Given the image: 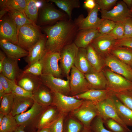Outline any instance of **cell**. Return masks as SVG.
Wrapping results in <instances>:
<instances>
[{
  "instance_id": "cell-17",
  "label": "cell",
  "mask_w": 132,
  "mask_h": 132,
  "mask_svg": "<svg viewBox=\"0 0 132 132\" xmlns=\"http://www.w3.org/2000/svg\"><path fill=\"white\" fill-rule=\"evenodd\" d=\"M116 40L109 34H100L95 38L90 44L104 58L110 54L115 46Z\"/></svg>"
},
{
  "instance_id": "cell-2",
  "label": "cell",
  "mask_w": 132,
  "mask_h": 132,
  "mask_svg": "<svg viewBox=\"0 0 132 132\" xmlns=\"http://www.w3.org/2000/svg\"><path fill=\"white\" fill-rule=\"evenodd\" d=\"M42 34L37 25L27 24L20 29L17 45L27 51L42 37Z\"/></svg>"
},
{
  "instance_id": "cell-12",
  "label": "cell",
  "mask_w": 132,
  "mask_h": 132,
  "mask_svg": "<svg viewBox=\"0 0 132 132\" xmlns=\"http://www.w3.org/2000/svg\"><path fill=\"white\" fill-rule=\"evenodd\" d=\"M100 10L96 4L95 7L89 11L88 16L85 18L83 14L79 15L74 21L78 31L81 30L98 28L103 19L99 18L98 13Z\"/></svg>"
},
{
  "instance_id": "cell-10",
  "label": "cell",
  "mask_w": 132,
  "mask_h": 132,
  "mask_svg": "<svg viewBox=\"0 0 132 132\" xmlns=\"http://www.w3.org/2000/svg\"><path fill=\"white\" fill-rule=\"evenodd\" d=\"M40 77L42 83L52 93H58L67 96L70 94L69 77L66 80L50 75L42 74Z\"/></svg>"
},
{
  "instance_id": "cell-25",
  "label": "cell",
  "mask_w": 132,
  "mask_h": 132,
  "mask_svg": "<svg viewBox=\"0 0 132 132\" xmlns=\"http://www.w3.org/2000/svg\"><path fill=\"white\" fill-rule=\"evenodd\" d=\"M18 61L7 56L5 58L1 73L8 79L15 80L22 72L18 64Z\"/></svg>"
},
{
  "instance_id": "cell-6",
  "label": "cell",
  "mask_w": 132,
  "mask_h": 132,
  "mask_svg": "<svg viewBox=\"0 0 132 132\" xmlns=\"http://www.w3.org/2000/svg\"><path fill=\"white\" fill-rule=\"evenodd\" d=\"M70 94L74 96L92 89L85 76L74 66L72 67L69 76Z\"/></svg>"
},
{
  "instance_id": "cell-20",
  "label": "cell",
  "mask_w": 132,
  "mask_h": 132,
  "mask_svg": "<svg viewBox=\"0 0 132 132\" xmlns=\"http://www.w3.org/2000/svg\"><path fill=\"white\" fill-rule=\"evenodd\" d=\"M60 114L53 105L46 107L41 114L35 126L39 129L48 127L57 119Z\"/></svg>"
},
{
  "instance_id": "cell-7",
  "label": "cell",
  "mask_w": 132,
  "mask_h": 132,
  "mask_svg": "<svg viewBox=\"0 0 132 132\" xmlns=\"http://www.w3.org/2000/svg\"><path fill=\"white\" fill-rule=\"evenodd\" d=\"M103 71L108 81L106 89L113 93L132 90V81L110 69Z\"/></svg>"
},
{
  "instance_id": "cell-39",
  "label": "cell",
  "mask_w": 132,
  "mask_h": 132,
  "mask_svg": "<svg viewBox=\"0 0 132 132\" xmlns=\"http://www.w3.org/2000/svg\"><path fill=\"white\" fill-rule=\"evenodd\" d=\"M114 93L122 103L132 110V90Z\"/></svg>"
},
{
  "instance_id": "cell-24",
  "label": "cell",
  "mask_w": 132,
  "mask_h": 132,
  "mask_svg": "<svg viewBox=\"0 0 132 132\" xmlns=\"http://www.w3.org/2000/svg\"><path fill=\"white\" fill-rule=\"evenodd\" d=\"M113 94V92L107 89H91L73 96L77 99L90 100L97 103L105 100Z\"/></svg>"
},
{
  "instance_id": "cell-32",
  "label": "cell",
  "mask_w": 132,
  "mask_h": 132,
  "mask_svg": "<svg viewBox=\"0 0 132 132\" xmlns=\"http://www.w3.org/2000/svg\"><path fill=\"white\" fill-rule=\"evenodd\" d=\"M110 54L130 66L132 63V49L123 46H114Z\"/></svg>"
},
{
  "instance_id": "cell-44",
  "label": "cell",
  "mask_w": 132,
  "mask_h": 132,
  "mask_svg": "<svg viewBox=\"0 0 132 132\" xmlns=\"http://www.w3.org/2000/svg\"><path fill=\"white\" fill-rule=\"evenodd\" d=\"M42 65L40 60L22 71V73H30L36 76H40L42 74Z\"/></svg>"
},
{
  "instance_id": "cell-40",
  "label": "cell",
  "mask_w": 132,
  "mask_h": 132,
  "mask_svg": "<svg viewBox=\"0 0 132 132\" xmlns=\"http://www.w3.org/2000/svg\"><path fill=\"white\" fill-rule=\"evenodd\" d=\"M116 23L110 20L103 19L98 28L101 35L109 34L114 27Z\"/></svg>"
},
{
  "instance_id": "cell-56",
  "label": "cell",
  "mask_w": 132,
  "mask_h": 132,
  "mask_svg": "<svg viewBox=\"0 0 132 132\" xmlns=\"http://www.w3.org/2000/svg\"><path fill=\"white\" fill-rule=\"evenodd\" d=\"M39 130V131L37 132H51L48 127L44 128Z\"/></svg>"
},
{
  "instance_id": "cell-45",
  "label": "cell",
  "mask_w": 132,
  "mask_h": 132,
  "mask_svg": "<svg viewBox=\"0 0 132 132\" xmlns=\"http://www.w3.org/2000/svg\"><path fill=\"white\" fill-rule=\"evenodd\" d=\"M65 115L64 114L60 113L57 119L48 127L51 132H63Z\"/></svg>"
},
{
  "instance_id": "cell-37",
  "label": "cell",
  "mask_w": 132,
  "mask_h": 132,
  "mask_svg": "<svg viewBox=\"0 0 132 132\" xmlns=\"http://www.w3.org/2000/svg\"><path fill=\"white\" fill-rule=\"evenodd\" d=\"M15 95L12 93H6L0 101V113L5 115L10 113Z\"/></svg>"
},
{
  "instance_id": "cell-33",
  "label": "cell",
  "mask_w": 132,
  "mask_h": 132,
  "mask_svg": "<svg viewBox=\"0 0 132 132\" xmlns=\"http://www.w3.org/2000/svg\"><path fill=\"white\" fill-rule=\"evenodd\" d=\"M8 11V15L16 26L18 34L20 28L24 25L32 24L37 25L21 12L13 9H9Z\"/></svg>"
},
{
  "instance_id": "cell-61",
  "label": "cell",
  "mask_w": 132,
  "mask_h": 132,
  "mask_svg": "<svg viewBox=\"0 0 132 132\" xmlns=\"http://www.w3.org/2000/svg\"><path fill=\"white\" fill-rule=\"evenodd\" d=\"M130 66L132 68V63L130 65Z\"/></svg>"
},
{
  "instance_id": "cell-16",
  "label": "cell",
  "mask_w": 132,
  "mask_h": 132,
  "mask_svg": "<svg viewBox=\"0 0 132 132\" xmlns=\"http://www.w3.org/2000/svg\"><path fill=\"white\" fill-rule=\"evenodd\" d=\"M18 35L15 24L8 14L4 15L0 19V39L17 44Z\"/></svg>"
},
{
  "instance_id": "cell-36",
  "label": "cell",
  "mask_w": 132,
  "mask_h": 132,
  "mask_svg": "<svg viewBox=\"0 0 132 132\" xmlns=\"http://www.w3.org/2000/svg\"><path fill=\"white\" fill-rule=\"evenodd\" d=\"M18 126L14 117L10 113L5 115L0 124V132H12Z\"/></svg>"
},
{
  "instance_id": "cell-48",
  "label": "cell",
  "mask_w": 132,
  "mask_h": 132,
  "mask_svg": "<svg viewBox=\"0 0 132 132\" xmlns=\"http://www.w3.org/2000/svg\"><path fill=\"white\" fill-rule=\"evenodd\" d=\"M122 23L124 31V38L132 37V18L130 16Z\"/></svg>"
},
{
  "instance_id": "cell-50",
  "label": "cell",
  "mask_w": 132,
  "mask_h": 132,
  "mask_svg": "<svg viewBox=\"0 0 132 132\" xmlns=\"http://www.w3.org/2000/svg\"><path fill=\"white\" fill-rule=\"evenodd\" d=\"M115 46L125 47L132 49V37L116 40Z\"/></svg>"
},
{
  "instance_id": "cell-3",
  "label": "cell",
  "mask_w": 132,
  "mask_h": 132,
  "mask_svg": "<svg viewBox=\"0 0 132 132\" xmlns=\"http://www.w3.org/2000/svg\"><path fill=\"white\" fill-rule=\"evenodd\" d=\"M71 113L87 128H91L93 120L98 115L96 103L87 100H84L81 105Z\"/></svg>"
},
{
  "instance_id": "cell-60",
  "label": "cell",
  "mask_w": 132,
  "mask_h": 132,
  "mask_svg": "<svg viewBox=\"0 0 132 132\" xmlns=\"http://www.w3.org/2000/svg\"><path fill=\"white\" fill-rule=\"evenodd\" d=\"M131 13L132 12V7L130 10Z\"/></svg>"
},
{
  "instance_id": "cell-59",
  "label": "cell",
  "mask_w": 132,
  "mask_h": 132,
  "mask_svg": "<svg viewBox=\"0 0 132 132\" xmlns=\"http://www.w3.org/2000/svg\"><path fill=\"white\" fill-rule=\"evenodd\" d=\"M130 17L132 18V12L131 13Z\"/></svg>"
},
{
  "instance_id": "cell-54",
  "label": "cell",
  "mask_w": 132,
  "mask_h": 132,
  "mask_svg": "<svg viewBox=\"0 0 132 132\" xmlns=\"http://www.w3.org/2000/svg\"><path fill=\"white\" fill-rule=\"evenodd\" d=\"M0 19L2 18L8 12V10L5 9H0Z\"/></svg>"
},
{
  "instance_id": "cell-26",
  "label": "cell",
  "mask_w": 132,
  "mask_h": 132,
  "mask_svg": "<svg viewBox=\"0 0 132 132\" xmlns=\"http://www.w3.org/2000/svg\"><path fill=\"white\" fill-rule=\"evenodd\" d=\"M84 75L92 89H106L108 81L103 70L97 71L95 70Z\"/></svg>"
},
{
  "instance_id": "cell-11",
  "label": "cell",
  "mask_w": 132,
  "mask_h": 132,
  "mask_svg": "<svg viewBox=\"0 0 132 132\" xmlns=\"http://www.w3.org/2000/svg\"><path fill=\"white\" fill-rule=\"evenodd\" d=\"M45 108L34 102L31 108L26 111L14 117L18 126L24 128L35 124Z\"/></svg>"
},
{
  "instance_id": "cell-43",
  "label": "cell",
  "mask_w": 132,
  "mask_h": 132,
  "mask_svg": "<svg viewBox=\"0 0 132 132\" xmlns=\"http://www.w3.org/2000/svg\"><path fill=\"white\" fill-rule=\"evenodd\" d=\"M108 34L116 40L123 38L124 31L123 23L121 22L116 23L113 29Z\"/></svg>"
},
{
  "instance_id": "cell-18",
  "label": "cell",
  "mask_w": 132,
  "mask_h": 132,
  "mask_svg": "<svg viewBox=\"0 0 132 132\" xmlns=\"http://www.w3.org/2000/svg\"><path fill=\"white\" fill-rule=\"evenodd\" d=\"M46 39V37L44 34L39 40L28 50V54L24 58L25 61L27 63L25 69L41 59L45 51Z\"/></svg>"
},
{
  "instance_id": "cell-49",
  "label": "cell",
  "mask_w": 132,
  "mask_h": 132,
  "mask_svg": "<svg viewBox=\"0 0 132 132\" xmlns=\"http://www.w3.org/2000/svg\"><path fill=\"white\" fill-rule=\"evenodd\" d=\"M0 83L2 86L6 93L12 92L11 84L10 80L7 78L1 73L0 74Z\"/></svg>"
},
{
  "instance_id": "cell-22",
  "label": "cell",
  "mask_w": 132,
  "mask_h": 132,
  "mask_svg": "<svg viewBox=\"0 0 132 132\" xmlns=\"http://www.w3.org/2000/svg\"><path fill=\"white\" fill-rule=\"evenodd\" d=\"M100 34L98 28L79 30L73 42L78 48L86 49L95 38Z\"/></svg>"
},
{
  "instance_id": "cell-52",
  "label": "cell",
  "mask_w": 132,
  "mask_h": 132,
  "mask_svg": "<svg viewBox=\"0 0 132 132\" xmlns=\"http://www.w3.org/2000/svg\"><path fill=\"white\" fill-rule=\"evenodd\" d=\"M122 1L130 10L132 7V0H123Z\"/></svg>"
},
{
  "instance_id": "cell-53",
  "label": "cell",
  "mask_w": 132,
  "mask_h": 132,
  "mask_svg": "<svg viewBox=\"0 0 132 132\" xmlns=\"http://www.w3.org/2000/svg\"><path fill=\"white\" fill-rule=\"evenodd\" d=\"M6 94L4 90L1 83H0V101L1 100L3 97Z\"/></svg>"
},
{
  "instance_id": "cell-19",
  "label": "cell",
  "mask_w": 132,
  "mask_h": 132,
  "mask_svg": "<svg viewBox=\"0 0 132 132\" xmlns=\"http://www.w3.org/2000/svg\"><path fill=\"white\" fill-rule=\"evenodd\" d=\"M0 46L6 56L16 60L26 57L28 54L27 51L5 39H0Z\"/></svg>"
},
{
  "instance_id": "cell-27",
  "label": "cell",
  "mask_w": 132,
  "mask_h": 132,
  "mask_svg": "<svg viewBox=\"0 0 132 132\" xmlns=\"http://www.w3.org/2000/svg\"><path fill=\"white\" fill-rule=\"evenodd\" d=\"M112 98L121 120L127 126H132V110L122 103L114 94Z\"/></svg>"
},
{
  "instance_id": "cell-23",
  "label": "cell",
  "mask_w": 132,
  "mask_h": 132,
  "mask_svg": "<svg viewBox=\"0 0 132 132\" xmlns=\"http://www.w3.org/2000/svg\"><path fill=\"white\" fill-rule=\"evenodd\" d=\"M32 98L34 102L46 108L53 105V93L46 86L41 84L33 93Z\"/></svg>"
},
{
  "instance_id": "cell-34",
  "label": "cell",
  "mask_w": 132,
  "mask_h": 132,
  "mask_svg": "<svg viewBox=\"0 0 132 132\" xmlns=\"http://www.w3.org/2000/svg\"><path fill=\"white\" fill-rule=\"evenodd\" d=\"M27 1V0H0V9H5L8 10L9 9L15 10L22 12L26 15L24 11Z\"/></svg>"
},
{
  "instance_id": "cell-57",
  "label": "cell",
  "mask_w": 132,
  "mask_h": 132,
  "mask_svg": "<svg viewBox=\"0 0 132 132\" xmlns=\"http://www.w3.org/2000/svg\"><path fill=\"white\" fill-rule=\"evenodd\" d=\"M81 132H94L90 128H87L83 127V130Z\"/></svg>"
},
{
  "instance_id": "cell-1",
  "label": "cell",
  "mask_w": 132,
  "mask_h": 132,
  "mask_svg": "<svg viewBox=\"0 0 132 132\" xmlns=\"http://www.w3.org/2000/svg\"><path fill=\"white\" fill-rule=\"evenodd\" d=\"M43 30L47 36L45 50L59 52L73 42L78 31L74 21L69 19L44 27Z\"/></svg>"
},
{
  "instance_id": "cell-4",
  "label": "cell",
  "mask_w": 132,
  "mask_h": 132,
  "mask_svg": "<svg viewBox=\"0 0 132 132\" xmlns=\"http://www.w3.org/2000/svg\"><path fill=\"white\" fill-rule=\"evenodd\" d=\"M47 1H43L39 10L37 20L39 26L69 19L66 14L56 9Z\"/></svg>"
},
{
  "instance_id": "cell-30",
  "label": "cell",
  "mask_w": 132,
  "mask_h": 132,
  "mask_svg": "<svg viewBox=\"0 0 132 132\" xmlns=\"http://www.w3.org/2000/svg\"><path fill=\"white\" fill-rule=\"evenodd\" d=\"M87 57L89 63L96 71H100L105 66L104 58L90 44L86 48Z\"/></svg>"
},
{
  "instance_id": "cell-29",
  "label": "cell",
  "mask_w": 132,
  "mask_h": 132,
  "mask_svg": "<svg viewBox=\"0 0 132 132\" xmlns=\"http://www.w3.org/2000/svg\"><path fill=\"white\" fill-rule=\"evenodd\" d=\"M86 55V49L79 48L74 63V66L84 74L95 70L88 60Z\"/></svg>"
},
{
  "instance_id": "cell-8",
  "label": "cell",
  "mask_w": 132,
  "mask_h": 132,
  "mask_svg": "<svg viewBox=\"0 0 132 132\" xmlns=\"http://www.w3.org/2000/svg\"><path fill=\"white\" fill-rule=\"evenodd\" d=\"M79 48L73 42L65 46L60 52V67L67 78L69 77L71 69L74 65Z\"/></svg>"
},
{
  "instance_id": "cell-47",
  "label": "cell",
  "mask_w": 132,
  "mask_h": 132,
  "mask_svg": "<svg viewBox=\"0 0 132 132\" xmlns=\"http://www.w3.org/2000/svg\"><path fill=\"white\" fill-rule=\"evenodd\" d=\"M83 125L81 123L72 119L68 121L67 132H80Z\"/></svg>"
},
{
  "instance_id": "cell-42",
  "label": "cell",
  "mask_w": 132,
  "mask_h": 132,
  "mask_svg": "<svg viewBox=\"0 0 132 132\" xmlns=\"http://www.w3.org/2000/svg\"><path fill=\"white\" fill-rule=\"evenodd\" d=\"M94 119L91 125V129L94 132H112L105 128L100 117L98 116Z\"/></svg>"
},
{
  "instance_id": "cell-51",
  "label": "cell",
  "mask_w": 132,
  "mask_h": 132,
  "mask_svg": "<svg viewBox=\"0 0 132 132\" xmlns=\"http://www.w3.org/2000/svg\"><path fill=\"white\" fill-rule=\"evenodd\" d=\"M96 4L95 0H86L84 2V6L90 11L95 7Z\"/></svg>"
},
{
  "instance_id": "cell-15",
  "label": "cell",
  "mask_w": 132,
  "mask_h": 132,
  "mask_svg": "<svg viewBox=\"0 0 132 132\" xmlns=\"http://www.w3.org/2000/svg\"><path fill=\"white\" fill-rule=\"evenodd\" d=\"M105 66L114 72L132 82V68L110 54L104 58Z\"/></svg>"
},
{
  "instance_id": "cell-35",
  "label": "cell",
  "mask_w": 132,
  "mask_h": 132,
  "mask_svg": "<svg viewBox=\"0 0 132 132\" xmlns=\"http://www.w3.org/2000/svg\"><path fill=\"white\" fill-rule=\"evenodd\" d=\"M38 0H27V5L25 10L27 17L36 24L38 18Z\"/></svg>"
},
{
  "instance_id": "cell-41",
  "label": "cell",
  "mask_w": 132,
  "mask_h": 132,
  "mask_svg": "<svg viewBox=\"0 0 132 132\" xmlns=\"http://www.w3.org/2000/svg\"><path fill=\"white\" fill-rule=\"evenodd\" d=\"M11 84L12 93L15 96L20 97L32 98V93L27 91L18 85L15 80H10Z\"/></svg>"
},
{
  "instance_id": "cell-38",
  "label": "cell",
  "mask_w": 132,
  "mask_h": 132,
  "mask_svg": "<svg viewBox=\"0 0 132 132\" xmlns=\"http://www.w3.org/2000/svg\"><path fill=\"white\" fill-rule=\"evenodd\" d=\"M103 122L107 129L112 132H131L129 129L125 128L112 119H108L103 120Z\"/></svg>"
},
{
  "instance_id": "cell-58",
  "label": "cell",
  "mask_w": 132,
  "mask_h": 132,
  "mask_svg": "<svg viewBox=\"0 0 132 132\" xmlns=\"http://www.w3.org/2000/svg\"><path fill=\"white\" fill-rule=\"evenodd\" d=\"M5 115L3 114L0 113V124L1 122Z\"/></svg>"
},
{
  "instance_id": "cell-14",
  "label": "cell",
  "mask_w": 132,
  "mask_h": 132,
  "mask_svg": "<svg viewBox=\"0 0 132 132\" xmlns=\"http://www.w3.org/2000/svg\"><path fill=\"white\" fill-rule=\"evenodd\" d=\"M130 10L122 1H118L109 11H101V18L111 20L116 23L123 22L130 16Z\"/></svg>"
},
{
  "instance_id": "cell-55",
  "label": "cell",
  "mask_w": 132,
  "mask_h": 132,
  "mask_svg": "<svg viewBox=\"0 0 132 132\" xmlns=\"http://www.w3.org/2000/svg\"><path fill=\"white\" fill-rule=\"evenodd\" d=\"M24 128L22 126H18L16 130L12 132H26L24 130Z\"/></svg>"
},
{
  "instance_id": "cell-5",
  "label": "cell",
  "mask_w": 132,
  "mask_h": 132,
  "mask_svg": "<svg viewBox=\"0 0 132 132\" xmlns=\"http://www.w3.org/2000/svg\"><path fill=\"white\" fill-rule=\"evenodd\" d=\"M60 59V52L45 50L40 60L42 66V74L61 78L63 73L58 64Z\"/></svg>"
},
{
  "instance_id": "cell-13",
  "label": "cell",
  "mask_w": 132,
  "mask_h": 132,
  "mask_svg": "<svg viewBox=\"0 0 132 132\" xmlns=\"http://www.w3.org/2000/svg\"><path fill=\"white\" fill-rule=\"evenodd\" d=\"M113 95L103 101L96 103L98 112V116L103 121L108 119H113L125 128L129 129L121 120L118 115L112 98Z\"/></svg>"
},
{
  "instance_id": "cell-31",
  "label": "cell",
  "mask_w": 132,
  "mask_h": 132,
  "mask_svg": "<svg viewBox=\"0 0 132 132\" xmlns=\"http://www.w3.org/2000/svg\"><path fill=\"white\" fill-rule=\"evenodd\" d=\"M47 1L54 3L58 7L65 11L70 20H72L73 10L75 8H79L80 7V1L79 0H49Z\"/></svg>"
},
{
  "instance_id": "cell-46",
  "label": "cell",
  "mask_w": 132,
  "mask_h": 132,
  "mask_svg": "<svg viewBox=\"0 0 132 132\" xmlns=\"http://www.w3.org/2000/svg\"><path fill=\"white\" fill-rule=\"evenodd\" d=\"M101 11H109L116 4L117 0H95Z\"/></svg>"
},
{
  "instance_id": "cell-21",
  "label": "cell",
  "mask_w": 132,
  "mask_h": 132,
  "mask_svg": "<svg viewBox=\"0 0 132 132\" xmlns=\"http://www.w3.org/2000/svg\"><path fill=\"white\" fill-rule=\"evenodd\" d=\"M16 84L26 90L32 93L42 83L40 76L22 72L15 80Z\"/></svg>"
},
{
  "instance_id": "cell-9",
  "label": "cell",
  "mask_w": 132,
  "mask_h": 132,
  "mask_svg": "<svg viewBox=\"0 0 132 132\" xmlns=\"http://www.w3.org/2000/svg\"><path fill=\"white\" fill-rule=\"evenodd\" d=\"M53 105L56 107L60 113L65 115L78 107L84 100L59 93H53Z\"/></svg>"
},
{
  "instance_id": "cell-28",
  "label": "cell",
  "mask_w": 132,
  "mask_h": 132,
  "mask_svg": "<svg viewBox=\"0 0 132 132\" xmlns=\"http://www.w3.org/2000/svg\"><path fill=\"white\" fill-rule=\"evenodd\" d=\"M34 102L32 98L20 97L15 95L10 113L14 117L24 113L29 107H31Z\"/></svg>"
}]
</instances>
